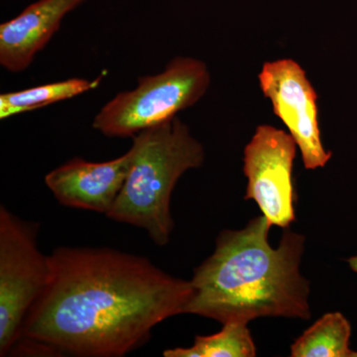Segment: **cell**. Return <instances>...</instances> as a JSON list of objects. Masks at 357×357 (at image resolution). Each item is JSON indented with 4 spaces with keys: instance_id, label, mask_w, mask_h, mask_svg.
<instances>
[{
    "instance_id": "obj_1",
    "label": "cell",
    "mask_w": 357,
    "mask_h": 357,
    "mask_svg": "<svg viewBox=\"0 0 357 357\" xmlns=\"http://www.w3.org/2000/svg\"><path fill=\"white\" fill-rule=\"evenodd\" d=\"M22 328L43 356L121 357L165 319L185 314L191 281L149 259L110 248H60Z\"/></svg>"
},
{
    "instance_id": "obj_2",
    "label": "cell",
    "mask_w": 357,
    "mask_h": 357,
    "mask_svg": "<svg viewBox=\"0 0 357 357\" xmlns=\"http://www.w3.org/2000/svg\"><path fill=\"white\" fill-rule=\"evenodd\" d=\"M271 227L262 215L218 236L215 252L195 269L185 314L222 325L261 317L311 318L310 283L300 272L305 236L286 230L273 248Z\"/></svg>"
},
{
    "instance_id": "obj_3",
    "label": "cell",
    "mask_w": 357,
    "mask_h": 357,
    "mask_svg": "<svg viewBox=\"0 0 357 357\" xmlns=\"http://www.w3.org/2000/svg\"><path fill=\"white\" fill-rule=\"evenodd\" d=\"M130 168L107 217L147 232L159 246L174 229L171 198L187 171L203 165L204 149L178 116L132 137Z\"/></svg>"
},
{
    "instance_id": "obj_4",
    "label": "cell",
    "mask_w": 357,
    "mask_h": 357,
    "mask_svg": "<svg viewBox=\"0 0 357 357\" xmlns=\"http://www.w3.org/2000/svg\"><path fill=\"white\" fill-rule=\"evenodd\" d=\"M210 84V70L203 61L174 58L162 72L139 77L136 88L103 105L93 128L107 137L132 138L196 105Z\"/></svg>"
},
{
    "instance_id": "obj_5",
    "label": "cell",
    "mask_w": 357,
    "mask_h": 357,
    "mask_svg": "<svg viewBox=\"0 0 357 357\" xmlns=\"http://www.w3.org/2000/svg\"><path fill=\"white\" fill-rule=\"evenodd\" d=\"M38 225L0 208V356L13 352L26 317L44 292L50 260L38 248Z\"/></svg>"
},
{
    "instance_id": "obj_6",
    "label": "cell",
    "mask_w": 357,
    "mask_h": 357,
    "mask_svg": "<svg viewBox=\"0 0 357 357\" xmlns=\"http://www.w3.org/2000/svg\"><path fill=\"white\" fill-rule=\"evenodd\" d=\"M297 144L281 129L260 126L243 155L245 199H253L272 225L287 229L295 220L293 165Z\"/></svg>"
},
{
    "instance_id": "obj_7",
    "label": "cell",
    "mask_w": 357,
    "mask_h": 357,
    "mask_svg": "<svg viewBox=\"0 0 357 357\" xmlns=\"http://www.w3.org/2000/svg\"><path fill=\"white\" fill-rule=\"evenodd\" d=\"M262 93L272 103L274 114L283 121L300 148L307 170L323 168L332 158L321 142L316 91L297 62L281 59L265 63L259 76Z\"/></svg>"
},
{
    "instance_id": "obj_8",
    "label": "cell",
    "mask_w": 357,
    "mask_h": 357,
    "mask_svg": "<svg viewBox=\"0 0 357 357\" xmlns=\"http://www.w3.org/2000/svg\"><path fill=\"white\" fill-rule=\"evenodd\" d=\"M131 160L130 149L110 161L73 158L47 174L45 184L66 206L107 215L123 187Z\"/></svg>"
},
{
    "instance_id": "obj_9",
    "label": "cell",
    "mask_w": 357,
    "mask_h": 357,
    "mask_svg": "<svg viewBox=\"0 0 357 357\" xmlns=\"http://www.w3.org/2000/svg\"><path fill=\"white\" fill-rule=\"evenodd\" d=\"M88 0H37L0 25V65L21 73L53 38L68 14Z\"/></svg>"
},
{
    "instance_id": "obj_10",
    "label": "cell",
    "mask_w": 357,
    "mask_h": 357,
    "mask_svg": "<svg viewBox=\"0 0 357 357\" xmlns=\"http://www.w3.org/2000/svg\"><path fill=\"white\" fill-rule=\"evenodd\" d=\"M102 79V76L91 81L73 77L22 91L2 93L0 95V119L3 121L15 115L34 112L54 103L76 98L98 88Z\"/></svg>"
},
{
    "instance_id": "obj_11",
    "label": "cell",
    "mask_w": 357,
    "mask_h": 357,
    "mask_svg": "<svg viewBox=\"0 0 357 357\" xmlns=\"http://www.w3.org/2000/svg\"><path fill=\"white\" fill-rule=\"evenodd\" d=\"M351 326L342 312H328L295 340L293 357H351Z\"/></svg>"
},
{
    "instance_id": "obj_12",
    "label": "cell",
    "mask_w": 357,
    "mask_h": 357,
    "mask_svg": "<svg viewBox=\"0 0 357 357\" xmlns=\"http://www.w3.org/2000/svg\"><path fill=\"white\" fill-rule=\"evenodd\" d=\"M165 357H252L256 347L248 324H223L220 333L198 335L191 347H177L163 352Z\"/></svg>"
},
{
    "instance_id": "obj_13",
    "label": "cell",
    "mask_w": 357,
    "mask_h": 357,
    "mask_svg": "<svg viewBox=\"0 0 357 357\" xmlns=\"http://www.w3.org/2000/svg\"><path fill=\"white\" fill-rule=\"evenodd\" d=\"M349 264L351 269L357 273V255L351 257L349 259Z\"/></svg>"
},
{
    "instance_id": "obj_14",
    "label": "cell",
    "mask_w": 357,
    "mask_h": 357,
    "mask_svg": "<svg viewBox=\"0 0 357 357\" xmlns=\"http://www.w3.org/2000/svg\"><path fill=\"white\" fill-rule=\"evenodd\" d=\"M351 357H357V352L352 351Z\"/></svg>"
}]
</instances>
